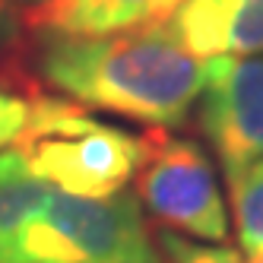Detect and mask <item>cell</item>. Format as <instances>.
<instances>
[{
	"label": "cell",
	"instance_id": "obj_2",
	"mask_svg": "<svg viewBox=\"0 0 263 263\" xmlns=\"http://www.w3.org/2000/svg\"><path fill=\"white\" fill-rule=\"evenodd\" d=\"M26 168L48 187L83 200L121 194L137 175L146 140L92 118L64 96L35 92L29 121L13 140Z\"/></svg>",
	"mask_w": 263,
	"mask_h": 263
},
{
	"label": "cell",
	"instance_id": "obj_7",
	"mask_svg": "<svg viewBox=\"0 0 263 263\" xmlns=\"http://www.w3.org/2000/svg\"><path fill=\"white\" fill-rule=\"evenodd\" d=\"M184 0H45L26 13L35 32L64 35H108L146 23L175 20Z\"/></svg>",
	"mask_w": 263,
	"mask_h": 263
},
{
	"label": "cell",
	"instance_id": "obj_10",
	"mask_svg": "<svg viewBox=\"0 0 263 263\" xmlns=\"http://www.w3.org/2000/svg\"><path fill=\"white\" fill-rule=\"evenodd\" d=\"M35 92L39 89L23 83L16 73H0V149L13 146V140L26 127Z\"/></svg>",
	"mask_w": 263,
	"mask_h": 263
},
{
	"label": "cell",
	"instance_id": "obj_1",
	"mask_svg": "<svg viewBox=\"0 0 263 263\" xmlns=\"http://www.w3.org/2000/svg\"><path fill=\"white\" fill-rule=\"evenodd\" d=\"M32 64L48 89L86 111L162 130L191 118L206 73V61L181 42L172 20L108 35L39 32Z\"/></svg>",
	"mask_w": 263,
	"mask_h": 263
},
{
	"label": "cell",
	"instance_id": "obj_13",
	"mask_svg": "<svg viewBox=\"0 0 263 263\" xmlns=\"http://www.w3.org/2000/svg\"><path fill=\"white\" fill-rule=\"evenodd\" d=\"M26 4H35V7H39V4H45V0H26Z\"/></svg>",
	"mask_w": 263,
	"mask_h": 263
},
{
	"label": "cell",
	"instance_id": "obj_9",
	"mask_svg": "<svg viewBox=\"0 0 263 263\" xmlns=\"http://www.w3.org/2000/svg\"><path fill=\"white\" fill-rule=\"evenodd\" d=\"M232 194L235 232L244 254H254L263 248V159L241 168L238 175L225 178Z\"/></svg>",
	"mask_w": 263,
	"mask_h": 263
},
{
	"label": "cell",
	"instance_id": "obj_12",
	"mask_svg": "<svg viewBox=\"0 0 263 263\" xmlns=\"http://www.w3.org/2000/svg\"><path fill=\"white\" fill-rule=\"evenodd\" d=\"M26 13L16 7V0H0V70L13 73V67L7 64L16 51H20L23 39H26Z\"/></svg>",
	"mask_w": 263,
	"mask_h": 263
},
{
	"label": "cell",
	"instance_id": "obj_8",
	"mask_svg": "<svg viewBox=\"0 0 263 263\" xmlns=\"http://www.w3.org/2000/svg\"><path fill=\"white\" fill-rule=\"evenodd\" d=\"M51 187L39 181L16 149L0 153V263H13L16 238L45 206Z\"/></svg>",
	"mask_w": 263,
	"mask_h": 263
},
{
	"label": "cell",
	"instance_id": "obj_4",
	"mask_svg": "<svg viewBox=\"0 0 263 263\" xmlns=\"http://www.w3.org/2000/svg\"><path fill=\"white\" fill-rule=\"evenodd\" d=\"M146 153L137 168V200L165 232L206 244L229 238V216L213 162L203 149L162 127H146Z\"/></svg>",
	"mask_w": 263,
	"mask_h": 263
},
{
	"label": "cell",
	"instance_id": "obj_5",
	"mask_svg": "<svg viewBox=\"0 0 263 263\" xmlns=\"http://www.w3.org/2000/svg\"><path fill=\"white\" fill-rule=\"evenodd\" d=\"M200 130L225 178L263 159V54H219L206 61L197 99Z\"/></svg>",
	"mask_w": 263,
	"mask_h": 263
},
{
	"label": "cell",
	"instance_id": "obj_11",
	"mask_svg": "<svg viewBox=\"0 0 263 263\" xmlns=\"http://www.w3.org/2000/svg\"><path fill=\"white\" fill-rule=\"evenodd\" d=\"M159 248L168 263H244L238 251L222 248V244H206V241H191L175 232H159Z\"/></svg>",
	"mask_w": 263,
	"mask_h": 263
},
{
	"label": "cell",
	"instance_id": "obj_6",
	"mask_svg": "<svg viewBox=\"0 0 263 263\" xmlns=\"http://www.w3.org/2000/svg\"><path fill=\"white\" fill-rule=\"evenodd\" d=\"M172 23L197 58L263 54V0H184Z\"/></svg>",
	"mask_w": 263,
	"mask_h": 263
},
{
	"label": "cell",
	"instance_id": "obj_3",
	"mask_svg": "<svg viewBox=\"0 0 263 263\" xmlns=\"http://www.w3.org/2000/svg\"><path fill=\"white\" fill-rule=\"evenodd\" d=\"M13 263H162L137 194L83 200L51 187L16 238Z\"/></svg>",
	"mask_w": 263,
	"mask_h": 263
}]
</instances>
